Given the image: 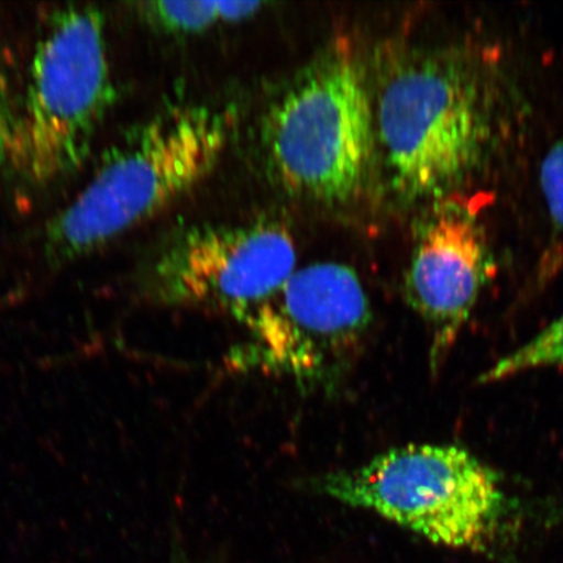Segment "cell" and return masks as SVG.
Returning <instances> with one entry per match:
<instances>
[{"instance_id":"1","label":"cell","mask_w":563,"mask_h":563,"mask_svg":"<svg viewBox=\"0 0 563 563\" xmlns=\"http://www.w3.org/2000/svg\"><path fill=\"white\" fill-rule=\"evenodd\" d=\"M230 129L228 112L195 103L164 106L132 126L47 223L48 263L62 266L100 251L199 186L227 150Z\"/></svg>"},{"instance_id":"2","label":"cell","mask_w":563,"mask_h":563,"mask_svg":"<svg viewBox=\"0 0 563 563\" xmlns=\"http://www.w3.org/2000/svg\"><path fill=\"white\" fill-rule=\"evenodd\" d=\"M376 137L390 185L406 201L445 199L487 153V86L467 56L410 53L379 87Z\"/></svg>"},{"instance_id":"3","label":"cell","mask_w":563,"mask_h":563,"mask_svg":"<svg viewBox=\"0 0 563 563\" xmlns=\"http://www.w3.org/2000/svg\"><path fill=\"white\" fill-rule=\"evenodd\" d=\"M367 69L355 45L332 42L271 106L264 145L288 192L322 202L355 197L376 151Z\"/></svg>"},{"instance_id":"4","label":"cell","mask_w":563,"mask_h":563,"mask_svg":"<svg viewBox=\"0 0 563 563\" xmlns=\"http://www.w3.org/2000/svg\"><path fill=\"white\" fill-rule=\"evenodd\" d=\"M117 90L106 19L95 5L55 11L33 55L9 161L26 187L52 188L86 164Z\"/></svg>"},{"instance_id":"5","label":"cell","mask_w":563,"mask_h":563,"mask_svg":"<svg viewBox=\"0 0 563 563\" xmlns=\"http://www.w3.org/2000/svg\"><path fill=\"white\" fill-rule=\"evenodd\" d=\"M312 488L417 532L432 543L485 551L508 508L501 478L468 450L410 443L361 466L314 478Z\"/></svg>"},{"instance_id":"6","label":"cell","mask_w":563,"mask_h":563,"mask_svg":"<svg viewBox=\"0 0 563 563\" xmlns=\"http://www.w3.org/2000/svg\"><path fill=\"white\" fill-rule=\"evenodd\" d=\"M372 321L368 295L354 269L308 265L238 321L245 336L230 352V365L290 379L301 389H329L354 365Z\"/></svg>"},{"instance_id":"7","label":"cell","mask_w":563,"mask_h":563,"mask_svg":"<svg viewBox=\"0 0 563 563\" xmlns=\"http://www.w3.org/2000/svg\"><path fill=\"white\" fill-rule=\"evenodd\" d=\"M297 271L284 224H203L166 242L140 272L144 298L165 307L242 317Z\"/></svg>"},{"instance_id":"8","label":"cell","mask_w":563,"mask_h":563,"mask_svg":"<svg viewBox=\"0 0 563 563\" xmlns=\"http://www.w3.org/2000/svg\"><path fill=\"white\" fill-rule=\"evenodd\" d=\"M492 256L475 211L441 199L422 222L405 277L408 306L431 333V368L439 372L488 284Z\"/></svg>"},{"instance_id":"9","label":"cell","mask_w":563,"mask_h":563,"mask_svg":"<svg viewBox=\"0 0 563 563\" xmlns=\"http://www.w3.org/2000/svg\"><path fill=\"white\" fill-rule=\"evenodd\" d=\"M258 2H147L140 12L161 30L175 33H199L216 25L230 24L256 13Z\"/></svg>"},{"instance_id":"10","label":"cell","mask_w":563,"mask_h":563,"mask_svg":"<svg viewBox=\"0 0 563 563\" xmlns=\"http://www.w3.org/2000/svg\"><path fill=\"white\" fill-rule=\"evenodd\" d=\"M540 368H563V312L531 341L499 358L478 383L493 384Z\"/></svg>"},{"instance_id":"11","label":"cell","mask_w":563,"mask_h":563,"mask_svg":"<svg viewBox=\"0 0 563 563\" xmlns=\"http://www.w3.org/2000/svg\"><path fill=\"white\" fill-rule=\"evenodd\" d=\"M540 183L552 222L553 238L547 264L553 269L555 264H563V137L545 154Z\"/></svg>"},{"instance_id":"12","label":"cell","mask_w":563,"mask_h":563,"mask_svg":"<svg viewBox=\"0 0 563 563\" xmlns=\"http://www.w3.org/2000/svg\"><path fill=\"white\" fill-rule=\"evenodd\" d=\"M13 115L7 103L2 84H0V167L9 161Z\"/></svg>"}]
</instances>
